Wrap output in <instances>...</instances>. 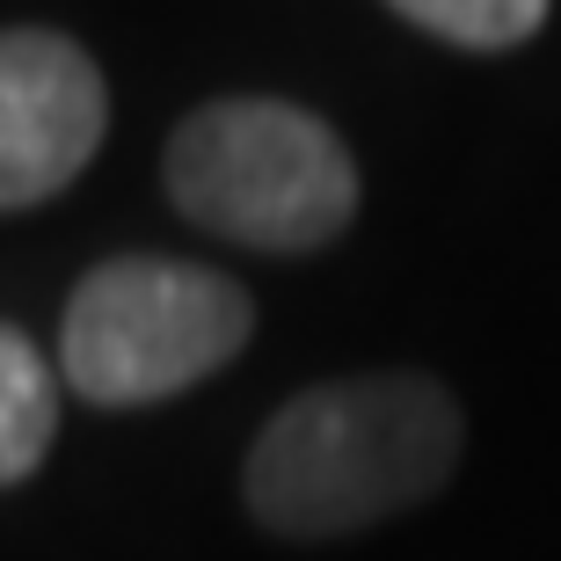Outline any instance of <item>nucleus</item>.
Segmentation results:
<instances>
[{"label":"nucleus","instance_id":"obj_5","mask_svg":"<svg viewBox=\"0 0 561 561\" xmlns=\"http://www.w3.org/2000/svg\"><path fill=\"white\" fill-rule=\"evenodd\" d=\"M51 437H59V379L30 335L0 321V489L37 474Z\"/></svg>","mask_w":561,"mask_h":561},{"label":"nucleus","instance_id":"obj_3","mask_svg":"<svg viewBox=\"0 0 561 561\" xmlns=\"http://www.w3.org/2000/svg\"><path fill=\"white\" fill-rule=\"evenodd\" d=\"M255 299L233 277L175 255H110L73 285L59 373L95 409H146L241 357Z\"/></svg>","mask_w":561,"mask_h":561},{"label":"nucleus","instance_id":"obj_2","mask_svg":"<svg viewBox=\"0 0 561 561\" xmlns=\"http://www.w3.org/2000/svg\"><path fill=\"white\" fill-rule=\"evenodd\" d=\"M161 183L183 219L263 255L329 249L357 219V161L313 110L227 95L175 125Z\"/></svg>","mask_w":561,"mask_h":561},{"label":"nucleus","instance_id":"obj_6","mask_svg":"<svg viewBox=\"0 0 561 561\" xmlns=\"http://www.w3.org/2000/svg\"><path fill=\"white\" fill-rule=\"evenodd\" d=\"M394 15L423 22L431 37L467 44V51H503V44H525L547 22V0H387Z\"/></svg>","mask_w":561,"mask_h":561},{"label":"nucleus","instance_id":"obj_1","mask_svg":"<svg viewBox=\"0 0 561 561\" xmlns=\"http://www.w3.org/2000/svg\"><path fill=\"white\" fill-rule=\"evenodd\" d=\"M459 401L423 373L321 379L291 394L249 445L241 489L277 540H343L431 503L459 467Z\"/></svg>","mask_w":561,"mask_h":561},{"label":"nucleus","instance_id":"obj_4","mask_svg":"<svg viewBox=\"0 0 561 561\" xmlns=\"http://www.w3.org/2000/svg\"><path fill=\"white\" fill-rule=\"evenodd\" d=\"M103 73L59 30H0V211L59 197L103 146Z\"/></svg>","mask_w":561,"mask_h":561}]
</instances>
